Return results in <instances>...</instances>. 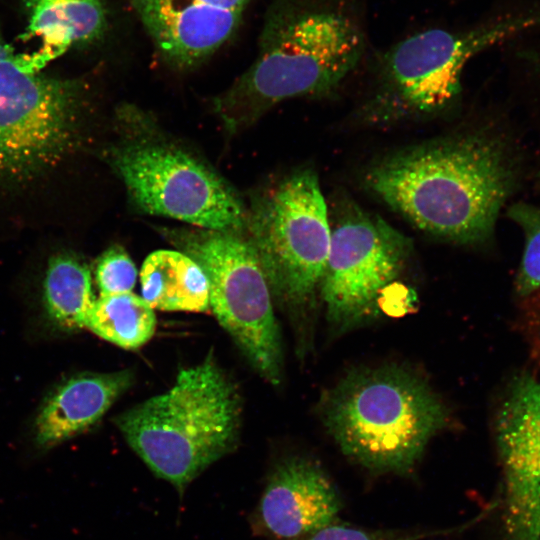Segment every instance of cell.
Returning a JSON list of instances; mask_svg holds the SVG:
<instances>
[{
	"label": "cell",
	"mask_w": 540,
	"mask_h": 540,
	"mask_svg": "<svg viewBox=\"0 0 540 540\" xmlns=\"http://www.w3.org/2000/svg\"><path fill=\"white\" fill-rule=\"evenodd\" d=\"M366 188L418 229L460 244L486 241L512 187L504 147L483 133H461L378 159Z\"/></svg>",
	"instance_id": "6da1fadb"
},
{
	"label": "cell",
	"mask_w": 540,
	"mask_h": 540,
	"mask_svg": "<svg viewBox=\"0 0 540 540\" xmlns=\"http://www.w3.org/2000/svg\"><path fill=\"white\" fill-rule=\"evenodd\" d=\"M365 45L350 0H284L252 65L214 100L216 113L237 132L286 99L328 95L357 67Z\"/></svg>",
	"instance_id": "7a4b0ae2"
},
{
	"label": "cell",
	"mask_w": 540,
	"mask_h": 540,
	"mask_svg": "<svg viewBox=\"0 0 540 540\" xmlns=\"http://www.w3.org/2000/svg\"><path fill=\"white\" fill-rule=\"evenodd\" d=\"M343 454L374 474L409 476L449 412L427 381L399 365L353 370L320 402Z\"/></svg>",
	"instance_id": "3957f363"
},
{
	"label": "cell",
	"mask_w": 540,
	"mask_h": 540,
	"mask_svg": "<svg viewBox=\"0 0 540 540\" xmlns=\"http://www.w3.org/2000/svg\"><path fill=\"white\" fill-rule=\"evenodd\" d=\"M241 411L237 387L209 354L182 369L169 390L129 408L114 422L148 468L182 492L234 449Z\"/></svg>",
	"instance_id": "277c9868"
},
{
	"label": "cell",
	"mask_w": 540,
	"mask_h": 540,
	"mask_svg": "<svg viewBox=\"0 0 540 540\" xmlns=\"http://www.w3.org/2000/svg\"><path fill=\"white\" fill-rule=\"evenodd\" d=\"M119 116L121 135L106 158L138 211L196 228L245 231L247 209L214 170L144 115L125 108Z\"/></svg>",
	"instance_id": "5b68a950"
},
{
	"label": "cell",
	"mask_w": 540,
	"mask_h": 540,
	"mask_svg": "<svg viewBox=\"0 0 540 540\" xmlns=\"http://www.w3.org/2000/svg\"><path fill=\"white\" fill-rule=\"evenodd\" d=\"M273 298L309 335L331 241L328 206L312 169L293 172L256 196L243 232Z\"/></svg>",
	"instance_id": "8992f818"
},
{
	"label": "cell",
	"mask_w": 540,
	"mask_h": 540,
	"mask_svg": "<svg viewBox=\"0 0 540 540\" xmlns=\"http://www.w3.org/2000/svg\"><path fill=\"white\" fill-rule=\"evenodd\" d=\"M535 27H540V9L464 31L434 28L401 40L380 61L376 89L365 108L367 119L389 124L440 115L457 100L472 57Z\"/></svg>",
	"instance_id": "52a82bcc"
},
{
	"label": "cell",
	"mask_w": 540,
	"mask_h": 540,
	"mask_svg": "<svg viewBox=\"0 0 540 540\" xmlns=\"http://www.w3.org/2000/svg\"><path fill=\"white\" fill-rule=\"evenodd\" d=\"M164 235L203 269L209 305L256 372L282 380L283 352L273 296L260 259L243 232L166 229Z\"/></svg>",
	"instance_id": "ba28073f"
},
{
	"label": "cell",
	"mask_w": 540,
	"mask_h": 540,
	"mask_svg": "<svg viewBox=\"0 0 540 540\" xmlns=\"http://www.w3.org/2000/svg\"><path fill=\"white\" fill-rule=\"evenodd\" d=\"M40 53L0 52V186L24 183L60 162L80 133L78 84L40 73Z\"/></svg>",
	"instance_id": "9c48e42d"
},
{
	"label": "cell",
	"mask_w": 540,
	"mask_h": 540,
	"mask_svg": "<svg viewBox=\"0 0 540 540\" xmlns=\"http://www.w3.org/2000/svg\"><path fill=\"white\" fill-rule=\"evenodd\" d=\"M331 241L319 299L335 334L378 314L384 291L405 269L410 240L381 217L353 203L330 219Z\"/></svg>",
	"instance_id": "30bf717a"
},
{
	"label": "cell",
	"mask_w": 540,
	"mask_h": 540,
	"mask_svg": "<svg viewBox=\"0 0 540 540\" xmlns=\"http://www.w3.org/2000/svg\"><path fill=\"white\" fill-rule=\"evenodd\" d=\"M495 434L503 468L507 540H540V381L515 378Z\"/></svg>",
	"instance_id": "8fae6325"
},
{
	"label": "cell",
	"mask_w": 540,
	"mask_h": 540,
	"mask_svg": "<svg viewBox=\"0 0 540 540\" xmlns=\"http://www.w3.org/2000/svg\"><path fill=\"white\" fill-rule=\"evenodd\" d=\"M162 59L191 69L237 30L251 0H131Z\"/></svg>",
	"instance_id": "7c38bea8"
},
{
	"label": "cell",
	"mask_w": 540,
	"mask_h": 540,
	"mask_svg": "<svg viewBox=\"0 0 540 540\" xmlns=\"http://www.w3.org/2000/svg\"><path fill=\"white\" fill-rule=\"evenodd\" d=\"M342 509L337 487L319 462L303 455L279 461L260 501V518L277 538L311 535L336 523Z\"/></svg>",
	"instance_id": "4fadbf2b"
},
{
	"label": "cell",
	"mask_w": 540,
	"mask_h": 540,
	"mask_svg": "<svg viewBox=\"0 0 540 540\" xmlns=\"http://www.w3.org/2000/svg\"><path fill=\"white\" fill-rule=\"evenodd\" d=\"M133 373H78L59 384L45 399L35 421V440L51 448L97 423L132 385Z\"/></svg>",
	"instance_id": "5bb4252c"
},
{
	"label": "cell",
	"mask_w": 540,
	"mask_h": 540,
	"mask_svg": "<svg viewBox=\"0 0 540 540\" xmlns=\"http://www.w3.org/2000/svg\"><path fill=\"white\" fill-rule=\"evenodd\" d=\"M141 297L154 310L205 312L209 282L203 269L179 250L150 253L140 272Z\"/></svg>",
	"instance_id": "9a60e30c"
},
{
	"label": "cell",
	"mask_w": 540,
	"mask_h": 540,
	"mask_svg": "<svg viewBox=\"0 0 540 540\" xmlns=\"http://www.w3.org/2000/svg\"><path fill=\"white\" fill-rule=\"evenodd\" d=\"M27 10L25 36L39 38V52L49 60L74 44L98 39L106 27L100 0H27Z\"/></svg>",
	"instance_id": "2e32d148"
},
{
	"label": "cell",
	"mask_w": 540,
	"mask_h": 540,
	"mask_svg": "<svg viewBox=\"0 0 540 540\" xmlns=\"http://www.w3.org/2000/svg\"><path fill=\"white\" fill-rule=\"evenodd\" d=\"M91 272L70 253L50 258L43 281V302L50 321L59 329L86 327L95 303Z\"/></svg>",
	"instance_id": "e0dca14e"
},
{
	"label": "cell",
	"mask_w": 540,
	"mask_h": 540,
	"mask_svg": "<svg viewBox=\"0 0 540 540\" xmlns=\"http://www.w3.org/2000/svg\"><path fill=\"white\" fill-rule=\"evenodd\" d=\"M86 328L123 349H138L154 335V310L133 292L100 295L95 300Z\"/></svg>",
	"instance_id": "ac0fdd59"
},
{
	"label": "cell",
	"mask_w": 540,
	"mask_h": 540,
	"mask_svg": "<svg viewBox=\"0 0 540 540\" xmlns=\"http://www.w3.org/2000/svg\"><path fill=\"white\" fill-rule=\"evenodd\" d=\"M508 216L523 230L525 247L515 281L520 295L540 290V207L517 203L508 209Z\"/></svg>",
	"instance_id": "d6986e66"
},
{
	"label": "cell",
	"mask_w": 540,
	"mask_h": 540,
	"mask_svg": "<svg viewBox=\"0 0 540 540\" xmlns=\"http://www.w3.org/2000/svg\"><path fill=\"white\" fill-rule=\"evenodd\" d=\"M138 275L133 260L122 246L109 247L96 261L95 281L100 295L132 292Z\"/></svg>",
	"instance_id": "ffe728a7"
},
{
	"label": "cell",
	"mask_w": 540,
	"mask_h": 540,
	"mask_svg": "<svg viewBox=\"0 0 540 540\" xmlns=\"http://www.w3.org/2000/svg\"><path fill=\"white\" fill-rule=\"evenodd\" d=\"M447 532L449 531L440 530L422 533L372 531L334 523L311 534L306 540H421Z\"/></svg>",
	"instance_id": "44dd1931"
},
{
	"label": "cell",
	"mask_w": 540,
	"mask_h": 540,
	"mask_svg": "<svg viewBox=\"0 0 540 540\" xmlns=\"http://www.w3.org/2000/svg\"><path fill=\"white\" fill-rule=\"evenodd\" d=\"M4 45H5V44L2 43V41H1V39H0V52H1V50L3 49Z\"/></svg>",
	"instance_id": "7402d4cb"
}]
</instances>
